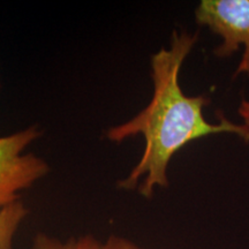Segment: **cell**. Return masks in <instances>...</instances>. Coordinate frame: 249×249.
I'll return each instance as SVG.
<instances>
[{
	"mask_svg": "<svg viewBox=\"0 0 249 249\" xmlns=\"http://www.w3.org/2000/svg\"><path fill=\"white\" fill-rule=\"evenodd\" d=\"M195 20L223 38L214 49L218 57H229L244 45L235 75L249 73V0H202L195 9Z\"/></svg>",
	"mask_w": 249,
	"mask_h": 249,
	"instance_id": "obj_3",
	"label": "cell"
},
{
	"mask_svg": "<svg viewBox=\"0 0 249 249\" xmlns=\"http://www.w3.org/2000/svg\"><path fill=\"white\" fill-rule=\"evenodd\" d=\"M197 40V34L174 31L170 49H161L151 57L154 93L149 104L132 119L111 127L107 138L114 143L142 135L144 149L141 160L118 187L138 191L150 198L155 187H167V167L179 150L195 140L220 133H231L249 142V128L231 123L224 116L219 123L205 120L203 108L210 104L207 96H187L179 85L181 66Z\"/></svg>",
	"mask_w": 249,
	"mask_h": 249,
	"instance_id": "obj_1",
	"label": "cell"
},
{
	"mask_svg": "<svg viewBox=\"0 0 249 249\" xmlns=\"http://www.w3.org/2000/svg\"><path fill=\"white\" fill-rule=\"evenodd\" d=\"M239 113L242 119H244V124L249 128V102L246 99H242L239 107Z\"/></svg>",
	"mask_w": 249,
	"mask_h": 249,
	"instance_id": "obj_7",
	"label": "cell"
},
{
	"mask_svg": "<svg viewBox=\"0 0 249 249\" xmlns=\"http://www.w3.org/2000/svg\"><path fill=\"white\" fill-rule=\"evenodd\" d=\"M28 213V208L21 200L0 207V249H14V236Z\"/></svg>",
	"mask_w": 249,
	"mask_h": 249,
	"instance_id": "obj_4",
	"label": "cell"
},
{
	"mask_svg": "<svg viewBox=\"0 0 249 249\" xmlns=\"http://www.w3.org/2000/svg\"><path fill=\"white\" fill-rule=\"evenodd\" d=\"M43 135L38 124L0 138V207L20 200V193L48 176V161L27 148Z\"/></svg>",
	"mask_w": 249,
	"mask_h": 249,
	"instance_id": "obj_2",
	"label": "cell"
},
{
	"mask_svg": "<svg viewBox=\"0 0 249 249\" xmlns=\"http://www.w3.org/2000/svg\"><path fill=\"white\" fill-rule=\"evenodd\" d=\"M30 249H103V244L89 234L61 241L45 233H38L34 238Z\"/></svg>",
	"mask_w": 249,
	"mask_h": 249,
	"instance_id": "obj_5",
	"label": "cell"
},
{
	"mask_svg": "<svg viewBox=\"0 0 249 249\" xmlns=\"http://www.w3.org/2000/svg\"><path fill=\"white\" fill-rule=\"evenodd\" d=\"M103 249H144L124 236L110 235L103 244Z\"/></svg>",
	"mask_w": 249,
	"mask_h": 249,
	"instance_id": "obj_6",
	"label": "cell"
}]
</instances>
